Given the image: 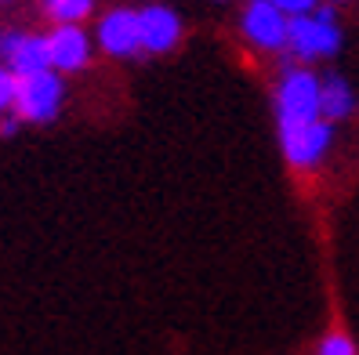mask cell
I'll return each instance as SVG.
<instances>
[{"instance_id": "cell-1", "label": "cell", "mask_w": 359, "mask_h": 355, "mask_svg": "<svg viewBox=\"0 0 359 355\" xmlns=\"http://www.w3.org/2000/svg\"><path fill=\"white\" fill-rule=\"evenodd\" d=\"M62 102H66V83L55 69L15 76L11 83V113L18 116V123H51Z\"/></svg>"}, {"instance_id": "cell-2", "label": "cell", "mask_w": 359, "mask_h": 355, "mask_svg": "<svg viewBox=\"0 0 359 355\" xmlns=\"http://www.w3.org/2000/svg\"><path fill=\"white\" fill-rule=\"evenodd\" d=\"M287 48L294 58L312 62V58H330L341 48V29L334 22V8H316L312 15H298L287 22Z\"/></svg>"}, {"instance_id": "cell-12", "label": "cell", "mask_w": 359, "mask_h": 355, "mask_svg": "<svg viewBox=\"0 0 359 355\" xmlns=\"http://www.w3.org/2000/svg\"><path fill=\"white\" fill-rule=\"evenodd\" d=\"M316 355H355V344H352L348 333L334 330V333H327V337L320 341V351Z\"/></svg>"}, {"instance_id": "cell-3", "label": "cell", "mask_w": 359, "mask_h": 355, "mask_svg": "<svg viewBox=\"0 0 359 355\" xmlns=\"http://www.w3.org/2000/svg\"><path fill=\"white\" fill-rule=\"evenodd\" d=\"M276 116L280 127L320 120V76L302 66H287L276 91Z\"/></svg>"}, {"instance_id": "cell-4", "label": "cell", "mask_w": 359, "mask_h": 355, "mask_svg": "<svg viewBox=\"0 0 359 355\" xmlns=\"http://www.w3.org/2000/svg\"><path fill=\"white\" fill-rule=\"evenodd\" d=\"M330 123L327 120H312V123H294V127H280V145H283V156L302 167V171H309V167H316L327 149H330Z\"/></svg>"}, {"instance_id": "cell-13", "label": "cell", "mask_w": 359, "mask_h": 355, "mask_svg": "<svg viewBox=\"0 0 359 355\" xmlns=\"http://www.w3.org/2000/svg\"><path fill=\"white\" fill-rule=\"evenodd\" d=\"M269 4H276L287 18H298V15H312L316 11V0H269Z\"/></svg>"}, {"instance_id": "cell-8", "label": "cell", "mask_w": 359, "mask_h": 355, "mask_svg": "<svg viewBox=\"0 0 359 355\" xmlns=\"http://www.w3.org/2000/svg\"><path fill=\"white\" fill-rule=\"evenodd\" d=\"M287 22L290 18L276 4H269V0H250L247 11H243V33H247L250 44L262 48V51L287 48Z\"/></svg>"}, {"instance_id": "cell-5", "label": "cell", "mask_w": 359, "mask_h": 355, "mask_svg": "<svg viewBox=\"0 0 359 355\" xmlns=\"http://www.w3.org/2000/svg\"><path fill=\"white\" fill-rule=\"evenodd\" d=\"M98 48L109 58H135L142 55V29H138V11L131 8H113L98 18L95 29Z\"/></svg>"}, {"instance_id": "cell-9", "label": "cell", "mask_w": 359, "mask_h": 355, "mask_svg": "<svg viewBox=\"0 0 359 355\" xmlns=\"http://www.w3.org/2000/svg\"><path fill=\"white\" fill-rule=\"evenodd\" d=\"M138 29H142V51L163 55V51H171L178 44L182 18L163 4H149V8L138 11Z\"/></svg>"}, {"instance_id": "cell-14", "label": "cell", "mask_w": 359, "mask_h": 355, "mask_svg": "<svg viewBox=\"0 0 359 355\" xmlns=\"http://www.w3.org/2000/svg\"><path fill=\"white\" fill-rule=\"evenodd\" d=\"M11 83H15V76H11L4 66H0V116L11 109Z\"/></svg>"}, {"instance_id": "cell-15", "label": "cell", "mask_w": 359, "mask_h": 355, "mask_svg": "<svg viewBox=\"0 0 359 355\" xmlns=\"http://www.w3.org/2000/svg\"><path fill=\"white\" fill-rule=\"evenodd\" d=\"M18 131V116L11 113V116H4V123H0V134H4V138H11Z\"/></svg>"}, {"instance_id": "cell-6", "label": "cell", "mask_w": 359, "mask_h": 355, "mask_svg": "<svg viewBox=\"0 0 359 355\" xmlns=\"http://www.w3.org/2000/svg\"><path fill=\"white\" fill-rule=\"evenodd\" d=\"M0 66H4L11 76H29V73L48 69V44H44V36L18 33V29L0 33Z\"/></svg>"}, {"instance_id": "cell-10", "label": "cell", "mask_w": 359, "mask_h": 355, "mask_svg": "<svg viewBox=\"0 0 359 355\" xmlns=\"http://www.w3.org/2000/svg\"><path fill=\"white\" fill-rule=\"evenodd\" d=\"M355 109V91L345 76H327L320 80V120H345Z\"/></svg>"}, {"instance_id": "cell-7", "label": "cell", "mask_w": 359, "mask_h": 355, "mask_svg": "<svg viewBox=\"0 0 359 355\" xmlns=\"http://www.w3.org/2000/svg\"><path fill=\"white\" fill-rule=\"evenodd\" d=\"M44 44H48V69H55L58 76L76 73L91 62V36L80 26H55L44 36Z\"/></svg>"}, {"instance_id": "cell-11", "label": "cell", "mask_w": 359, "mask_h": 355, "mask_svg": "<svg viewBox=\"0 0 359 355\" xmlns=\"http://www.w3.org/2000/svg\"><path fill=\"white\" fill-rule=\"evenodd\" d=\"M91 8L95 0H44V11L55 18V26H80Z\"/></svg>"}]
</instances>
